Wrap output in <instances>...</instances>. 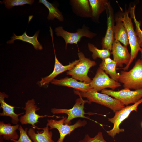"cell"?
<instances>
[{
  "instance_id": "cell-1",
  "label": "cell",
  "mask_w": 142,
  "mask_h": 142,
  "mask_svg": "<svg viewBox=\"0 0 142 142\" xmlns=\"http://www.w3.org/2000/svg\"><path fill=\"white\" fill-rule=\"evenodd\" d=\"M75 94L80 97L87 98L89 102H94L106 106L115 112L125 107L120 101L104 94L100 93L91 89L86 91H80L75 90Z\"/></svg>"
},
{
  "instance_id": "cell-2",
  "label": "cell",
  "mask_w": 142,
  "mask_h": 142,
  "mask_svg": "<svg viewBox=\"0 0 142 142\" xmlns=\"http://www.w3.org/2000/svg\"><path fill=\"white\" fill-rule=\"evenodd\" d=\"M118 82L123 84L124 89L135 90L142 89V62L140 59L135 62L130 70L121 71Z\"/></svg>"
},
{
  "instance_id": "cell-3",
  "label": "cell",
  "mask_w": 142,
  "mask_h": 142,
  "mask_svg": "<svg viewBox=\"0 0 142 142\" xmlns=\"http://www.w3.org/2000/svg\"><path fill=\"white\" fill-rule=\"evenodd\" d=\"M79 63L74 67L67 72L66 74L80 81L90 83L92 80L88 75L90 68L96 65V62L87 58L81 52L78 53Z\"/></svg>"
},
{
  "instance_id": "cell-4",
  "label": "cell",
  "mask_w": 142,
  "mask_h": 142,
  "mask_svg": "<svg viewBox=\"0 0 142 142\" xmlns=\"http://www.w3.org/2000/svg\"><path fill=\"white\" fill-rule=\"evenodd\" d=\"M123 12L122 16L119 17L122 21L127 33L129 43L131 48V58L128 65L123 68L124 71L127 70L134 59L136 57L141 48L138 43V39L135 31H134L131 17L129 16V11Z\"/></svg>"
},
{
  "instance_id": "cell-5",
  "label": "cell",
  "mask_w": 142,
  "mask_h": 142,
  "mask_svg": "<svg viewBox=\"0 0 142 142\" xmlns=\"http://www.w3.org/2000/svg\"><path fill=\"white\" fill-rule=\"evenodd\" d=\"M142 103V98L131 105L127 106L120 110L115 112L113 118H108V120L113 124L112 129L107 131L109 135L114 139L117 134L124 131V129H121L119 126L121 123L129 116L133 111H137L138 105Z\"/></svg>"
},
{
  "instance_id": "cell-6",
  "label": "cell",
  "mask_w": 142,
  "mask_h": 142,
  "mask_svg": "<svg viewBox=\"0 0 142 142\" xmlns=\"http://www.w3.org/2000/svg\"><path fill=\"white\" fill-rule=\"evenodd\" d=\"M56 35L62 37L64 40L66 48L68 44H75L80 41L82 38L84 37L92 39L96 35V34L90 31L85 25L81 28L78 29L76 32H68L63 28V27L59 26L55 29Z\"/></svg>"
},
{
  "instance_id": "cell-7",
  "label": "cell",
  "mask_w": 142,
  "mask_h": 142,
  "mask_svg": "<svg viewBox=\"0 0 142 142\" xmlns=\"http://www.w3.org/2000/svg\"><path fill=\"white\" fill-rule=\"evenodd\" d=\"M86 103L90 104L91 102L87 100H84L79 96L77 99L73 107L69 109H57L54 108L51 109V112L53 114L65 113L68 116L65 120L64 123L70 125L71 121L73 119L77 118H82L91 120L89 118L85 116L88 114L84 110V104Z\"/></svg>"
},
{
  "instance_id": "cell-8",
  "label": "cell",
  "mask_w": 142,
  "mask_h": 142,
  "mask_svg": "<svg viewBox=\"0 0 142 142\" xmlns=\"http://www.w3.org/2000/svg\"><path fill=\"white\" fill-rule=\"evenodd\" d=\"M101 93L114 97L126 106L134 104L142 98V89L131 91L124 88L120 91H115L105 89L101 91Z\"/></svg>"
},
{
  "instance_id": "cell-9",
  "label": "cell",
  "mask_w": 142,
  "mask_h": 142,
  "mask_svg": "<svg viewBox=\"0 0 142 142\" xmlns=\"http://www.w3.org/2000/svg\"><path fill=\"white\" fill-rule=\"evenodd\" d=\"M24 109L25 111L24 115L21 116L19 119V121L22 125L30 124L32 127L34 129H38L39 128L37 126L36 124L39 122V119L45 117H56L57 118L60 117L55 115H40L37 114L36 112L40 109L36 104L34 99L28 100L25 103V105Z\"/></svg>"
},
{
  "instance_id": "cell-10",
  "label": "cell",
  "mask_w": 142,
  "mask_h": 142,
  "mask_svg": "<svg viewBox=\"0 0 142 142\" xmlns=\"http://www.w3.org/2000/svg\"><path fill=\"white\" fill-rule=\"evenodd\" d=\"M66 119L65 117L58 120L52 119L47 120L46 126L50 127L49 129H56L59 133L60 137L57 142H63L67 135L70 134L76 128L84 126L87 124L86 120H79L73 125L65 124L64 122Z\"/></svg>"
},
{
  "instance_id": "cell-11",
  "label": "cell",
  "mask_w": 142,
  "mask_h": 142,
  "mask_svg": "<svg viewBox=\"0 0 142 142\" xmlns=\"http://www.w3.org/2000/svg\"><path fill=\"white\" fill-rule=\"evenodd\" d=\"M90 85L91 88L98 92L106 88H110L114 90L121 86V84L119 82L110 78L104 70L99 67Z\"/></svg>"
},
{
  "instance_id": "cell-12",
  "label": "cell",
  "mask_w": 142,
  "mask_h": 142,
  "mask_svg": "<svg viewBox=\"0 0 142 142\" xmlns=\"http://www.w3.org/2000/svg\"><path fill=\"white\" fill-rule=\"evenodd\" d=\"M50 34L55 55V62L54 68L53 72L50 74L45 77L42 78L41 80L38 82L41 86L51 82L55 77L60 74L71 69L78 64L79 61V60H76L70 63L68 65H63L58 60L56 57L53 39V32L51 31Z\"/></svg>"
},
{
  "instance_id": "cell-13",
  "label": "cell",
  "mask_w": 142,
  "mask_h": 142,
  "mask_svg": "<svg viewBox=\"0 0 142 142\" xmlns=\"http://www.w3.org/2000/svg\"><path fill=\"white\" fill-rule=\"evenodd\" d=\"M107 14V29L105 35L102 38V49L111 51L114 39V20L113 10L108 2L106 9Z\"/></svg>"
},
{
  "instance_id": "cell-14",
  "label": "cell",
  "mask_w": 142,
  "mask_h": 142,
  "mask_svg": "<svg viewBox=\"0 0 142 142\" xmlns=\"http://www.w3.org/2000/svg\"><path fill=\"white\" fill-rule=\"evenodd\" d=\"M111 54L113 55V60L116 63V67H123L124 64L127 65L130 59L131 55L127 47L122 45L120 42L115 39L112 44Z\"/></svg>"
},
{
  "instance_id": "cell-15",
  "label": "cell",
  "mask_w": 142,
  "mask_h": 142,
  "mask_svg": "<svg viewBox=\"0 0 142 142\" xmlns=\"http://www.w3.org/2000/svg\"><path fill=\"white\" fill-rule=\"evenodd\" d=\"M51 83L56 85L70 87L80 91H86L91 89L90 83L78 81L72 77H66L59 80L54 79Z\"/></svg>"
},
{
  "instance_id": "cell-16",
  "label": "cell",
  "mask_w": 142,
  "mask_h": 142,
  "mask_svg": "<svg viewBox=\"0 0 142 142\" xmlns=\"http://www.w3.org/2000/svg\"><path fill=\"white\" fill-rule=\"evenodd\" d=\"M8 96L4 92H0V109H2V112L0 113L1 116H7L11 118L12 123L15 124H17L19 119L18 117L20 115L24 114L23 112L18 114H16L14 112V108H19L12 106L7 103L5 101L6 98H8Z\"/></svg>"
},
{
  "instance_id": "cell-17",
  "label": "cell",
  "mask_w": 142,
  "mask_h": 142,
  "mask_svg": "<svg viewBox=\"0 0 142 142\" xmlns=\"http://www.w3.org/2000/svg\"><path fill=\"white\" fill-rule=\"evenodd\" d=\"M70 3L73 12L83 18L92 17V12L89 0H71Z\"/></svg>"
},
{
  "instance_id": "cell-18",
  "label": "cell",
  "mask_w": 142,
  "mask_h": 142,
  "mask_svg": "<svg viewBox=\"0 0 142 142\" xmlns=\"http://www.w3.org/2000/svg\"><path fill=\"white\" fill-rule=\"evenodd\" d=\"M38 129L42 131H37L36 133L34 129L32 127L27 131L28 135L33 142H54L52 139V133L49 131V126H46L43 128H39Z\"/></svg>"
},
{
  "instance_id": "cell-19",
  "label": "cell",
  "mask_w": 142,
  "mask_h": 142,
  "mask_svg": "<svg viewBox=\"0 0 142 142\" xmlns=\"http://www.w3.org/2000/svg\"><path fill=\"white\" fill-rule=\"evenodd\" d=\"M19 126L17 124L12 125L10 123H5L3 121L0 122V135L3 139L7 140H17L19 138L16 130L19 129Z\"/></svg>"
},
{
  "instance_id": "cell-20",
  "label": "cell",
  "mask_w": 142,
  "mask_h": 142,
  "mask_svg": "<svg viewBox=\"0 0 142 142\" xmlns=\"http://www.w3.org/2000/svg\"><path fill=\"white\" fill-rule=\"evenodd\" d=\"M39 33V31H38L33 36H30L27 35L26 31L20 36H17L14 33L13 36L10 37L11 40L7 41L6 43L7 44L13 43L15 40H19L31 44L36 50H41L43 47L37 39Z\"/></svg>"
},
{
  "instance_id": "cell-21",
  "label": "cell",
  "mask_w": 142,
  "mask_h": 142,
  "mask_svg": "<svg viewBox=\"0 0 142 142\" xmlns=\"http://www.w3.org/2000/svg\"><path fill=\"white\" fill-rule=\"evenodd\" d=\"M115 20L116 24L114 27V39L127 47L129 43L126 30L119 17L116 18Z\"/></svg>"
},
{
  "instance_id": "cell-22",
  "label": "cell",
  "mask_w": 142,
  "mask_h": 142,
  "mask_svg": "<svg viewBox=\"0 0 142 142\" xmlns=\"http://www.w3.org/2000/svg\"><path fill=\"white\" fill-rule=\"evenodd\" d=\"M38 3L43 4L48 9L49 13L47 17L48 20H53L55 18L60 21H63L64 18L62 12L53 4L46 0H39Z\"/></svg>"
},
{
  "instance_id": "cell-23",
  "label": "cell",
  "mask_w": 142,
  "mask_h": 142,
  "mask_svg": "<svg viewBox=\"0 0 142 142\" xmlns=\"http://www.w3.org/2000/svg\"><path fill=\"white\" fill-rule=\"evenodd\" d=\"M91 12L92 17L98 18L100 14L106 9L108 3L105 0H89Z\"/></svg>"
},
{
  "instance_id": "cell-24",
  "label": "cell",
  "mask_w": 142,
  "mask_h": 142,
  "mask_svg": "<svg viewBox=\"0 0 142 142\" xmlns=\"http://www.w3.org/2000/svg\"><path fill=\"white\" fill-rule=\"evenodd\" d=\"M116 63L114 61L112 63L106 64L103 60H102L99 65V68L104 70L106 74H108L111 79L118 82L119 74L116 70Z\"/></svg>"
},
{
  "instance_id": "cell-25",
  "label": "cell",
  "mask_w": 142,
  "mask_h": 142,
  "mask_svg": "<svg viewBox=\"0 0 142 142\" xmlns=\"http://www.w3.org/2000/svg\"><path fill=\"white\" fill-rule=\"evenodd\" d=\"M88 46L89 50L92 53V57L94 60L99 58L103 60L106 58L110 57L111 54L110 51L106 49H98L91 43H88Z\"/></svg>"
},
{
  "instance_id": "cell-26",
  "label": "cell",
  "mask_w": 142,
  "mask_h": 142,
  "mask_svg": "<svg viewBox=\"0 0 142 142\" xmlns=\"http://www.w3.org/2000/svg\"><path fill=\"white\" fill-rule=\"evenodd\" d=\"M34 2V0H4L0 2L4 4L7 9H10L16 6H23L28 4L32 5Z\"/></svg>"
},
{
  "instance_id": "cell-27",
  "label": "cell",
  "mask_w": 142,
  "mask_h": 142,
  "mask_svg": "<svg viewBox=\"0 0 142 142\" xmlns=\"http://www.w3.org/2000/svg\"><path fill=\"white\" fill-rule=\"evenodd\" d=\"M135 6L131 7L129 11L131 18H133L135 24V31L137 35L139 44L142 42V30L140 28V24L136 18L135 11Z\"/></svg>"
},
{
  "instance_id": "cell-28",
  "label": "cell",
  "mask_w": 142,
  "mask_h": 142,
  "mask_svg": "<svg viewBox=\"0 0 142 142\" xmlns=\"http://www.w3.org/2000/svg\"><path fill=\"white\" fill-rule=\"evenodd\" d=\"M20 133V136L19 139L17 140H12L11 141L14 142H33L27 134L28 128L24 129L21 125L19 126L18 129Z\"/></svg>"
},
{
  "instance_id": "cell-29",
  "label": "cell",
  "mask_w": 142,
  "mask_h": 142,
  "mask_svg": "<svg viewBox=\"0 0 142 142\" xmlns=\"http://www.w3.org/2000/svg\"><path fill=\"white\" fill-rule=\"evenodd\" d=\"M79 142H107L104 139L102 133L99 132L94 137L91 138L88 134L85 135L84 139Z\"/></svg>"
},
{
  "instance_id": "cell-30",
  "label": "cell",
  "mask_w": 142,
  "mask_h": 142,
  "mask_svg": "<svg viewBox=\"0 0 142 142\" xmlns=\"http://www.w3.org/2000/svg\"><path fill=\"white\" fill-rule=\"evenodd\" d=\"M103 60L105 63L106 64H110L114 61L113 60H112L110 57L106 58Z\"/></svg>"
},
{
  "instance_id": "cell-31",
  "label": "cell",
  "mask_w": 142,
  "mask_h": 142,
  "mask_svg": "<svg viewBox=\"0 0 142 142\" xmlns=\"http://www.w3.org/2000/svg\"><path fill=\"white\" fill-rule=\"evenodd\" d=\"M139 44L140 47L141 48V49L140 51L141 52V60L142 62V42L141 43H139Z\"/></svg>"
},
{
  "instance_id": "cell-32",
  "label": "cell",
  "mask_w": 142,
  "mask_h": 142,
  "mask_svg": "<svg viewBox=\"0 0 142 142\" xmlns=\"http://www.w3.org/2000/svg\"><path fill=\"white\" fill-rule=\"evenodd\" d=\"M141 125H142V124H141Z\"/></svg>"
}]
</instances>
